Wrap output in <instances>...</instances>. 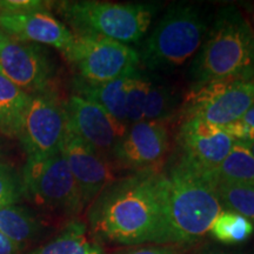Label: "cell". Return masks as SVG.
Masks as SVG:
<instances>
[{
    "label": "cell",
    "instance_id": "6da1fadb",
    "mask_svg": "<svg viewBox=\"0 0 254 254\" xmlns=\"http://www.w3.org/2000/svg\"><path fill=\"white\" fill-rule=\"evenodd\" d=\"M92 233L119 246L171 245L163 168L114 179L91 202Z\"/></svg>",
    "mask_w": 254,
    "mask_h": 254
},
{
    "label": "cell",
    "instance_id": "7a4b0ae2",
    "mask_svg": "<svg viewBox=\"0 0 254 254\" xmlns=\"http://www.w3.org/2000/svg\"><path fill=\"white\" fill-rule=\"evenodd\" d=\"M163 174L171 245L198 244L224 209L217 182L178 154L168 161Z\"/></svg>",
    "mask_w": 254,
    "mask_h": 254
},
{
    "label": "cell",
    "instance_id": "3957f363",
    "mask_svg": "<svg viewBox=\"0 0 254 254\" xmlns=\"http://www.w3.org/2000/svg\"><path fill=\"white\" fill-rule=\"evenodd\" d=\"M190 74L192 87L224 79L254 81V33L236 6L218 12Z\"/></svg>",
    "mask_w": 254,
    "mask_h": 254
},
{
    "label": "cell",
    "instance_id": "277c9868",
    "mask_svg": "<svg viewBox=\"0 0 254 254\" xmlns=\"http://www.w3.org/2000/svg\"><path fill=\"white\" fill-rule=\"evenodd\" d=\"M56 7L75 34H92L127 44L139 41L150 28L155 7L139 2L97 0L60 1Z\"/></svg>",
    "mask_w": 254,
    "mask_h": 254
},
{
    "label": "cell",
    "instance_id": "5b68a950",
    "mask_svg": "<svg viewBox=\"0 0 254 254\" xmlns=\"http://www.w3.org/2000/svg\"><path fill=\"white\" fill-rule=\"evenodd\" d=\"M206 23L196 7L189 4L171 6L141 47L140 63L152 71L180 67L204 43Z\"/></svg>",
    "mask_w": 254,
    "mask_h": 254
},
{
    "label": "cell",
    "instance_id": "8992f818",
    "mask_svg": "<svg viewBox=\"0 0 254 254\" xmlns=\"http://www.w3.org/2000/svg\"><path fill=\"white\" fill-rule=\"evenodd\" d=\"M21 177L24 196L37 206L68 217L85 207L62 151L46 158H27Z\"/></svg>",
    "mask_w": 254,
    "mask_h": 254
},
{
    "label": "cell",
    "instance_id": "52a82bcc",
    "mask_svg": "<svg viewBox=\"0 0 254 254\" xmlns=\"http://www.w3.org/2000/svg\"><path fill=\"white\" fill-rule=\"evenodd\" d=\"M77 69L78 78L100 84L139 74V53L128 45L92 34H74V40L63 53Z\"/></svg>",
    "mask_w": 254,
    "mask_h": 254
},
{
    "label": "cell",
    "instance_id": "ba28073f",
    "mask_svg": "<svg viewBox=\"0 0 254 254\" xmlns=\"http://www.w3.org/2000/svg\"><path fill=\"white\" fill-rule=\"evenodd\" d=\"M254 104V81L224 79L190 88L182 118H196L224 127L237 122Z\"/></svg>",
    "mask_w": 254,
    "mask_h": 254
},
{
    "label": "cell",
    "instance_id": "9c48e42d",
    "mask_svg": "<svg viewBox=\"0 0 254 254\" xmlns=\"http://www.w3.org/2000/svg\"><path fill=\"white\" fill-rule=\"evenodd\" d=\"M66 131L65 106L55 92L31 94L18 136L27 158H46L58 153Z\"/></svg>",
    "mask_w": 254,
    "mask_h": 254
},
{
    "label": "cell",
    "instance_id": "30bf717a",
    "mask_svg": "<svg viewBox=\"0 0 254 254\" xmlns=\"http://www.w3.org/2000/svg\"><path fill=\"white\" fill-rule=\"evenodd\" d=\"M167 122H142L129 125L112 152L111 160L132 172L163 168L170 152Z\"/></svg>",
    "mask_w": 254,
    "mask_h": 254
},
{
    "label": "cell",
    "instance_id": "8fae6325",
    "mask_svg": "<svg viewBox=\"0 0 254 254\" xmlns=\"http://www.w3.org/2000/svg\"><path fill=\"white\" fill-rule=\"evenodd\" d=\"M176 136L177 154L214 178V172L233 147L234 141L221 127L196 118H180Z\"/></svg>",
    "mask_w": 254,
    "mask_h": 254
},
{
    "label": "cell",
    "instance_id": "7c38bea8",
    "mask_svg": "<svg viewBox=\"0 0 254 254\" xmlns=\"http://www.w3.org/2000/svg\"><path fill=\"white\" fill-rule=\"evenodd\" d=\"M0 73L31 95L52 91L56 65L43 46L8 38L0 53Z\"/></svg>",
    "mask_w": 254,
    "mask_h": 254
},
{
    "label": "cell",
    "instance_id": "4fadbf2b",
    "mask_svg": "<svg viewBox=\"0 0 254 254\" xmlns=\"http://www.w3.org/2000/svg\"><path fill=\"white\" fill-rule=\"evenodd\" d=\"M69 129L111 161L112 152L128 128L105 111L100 105L78 94H72L65 105Z\"/></svg>",
    "mask_w": 254,
    "mask_h": 254
},
{
    "label": "cell",
    "instance_id": "5bb4252c",
    "mask_svg": "<svg viewBox=\"0 0 254 254\" xmlns=\"http://www.w3.org/2000/svg\"><path fill=\"white\" fill-rule=\"evenodd\" d=\"M64 158L78 184L85 206L114 180L112 163L74 134L67 125L62 146Z\"/></svg>",
    "mask_w": 254,
    "mask_h": 254
},
{
    "label": "cell",
    "instance_id": "9a60e30c",
    "mask_svg": "<svg viewBox=\"0 0 254 254\" xmlns=\"http://www.w3.org/2000/svg\"><path fill=\"white\" fill-rule=\"evenodd\" d=\"M0 28L11 39L52 46L64 53L74 40L73 32L47 9L26 13H0Z\"/></svg>",
    "mask_w": 254,
    "mask_h": 254
},
{
    "label": "cell",
    "instance_id": "2e32d148",
    "mask_svg": "<svg viewBox=\"0 0 254 254\" xmlns=\"http://www.w3.org/2000/svg\"><path fill=\"white\" fill-rule=\"evenodd\" d=\"M132 79L133 77L122 78L118 80L93 84L77 77L73 80V90L74 94L81 95L100 105L112 118L127 125V103Z\"/></svg>",
    "mask_w": 254,
    "mask_h": 254
},
{
    "label": "cell",
    "instance_id": "e0dca14e",
    "mask_svg": "<svg viewBox=\"0 0 254 254\" xmlns=\"http://www.w3.org/2000/svg\"><path fill=\"white\" fill-rule=\"evenodd\" d=\"M30 94L0 73V132L18 138L26 112Z\"/></svg>",
    "mask_w": 254,
    "mask_h": 254
},
{
    "label": "cell",
    "instance_id": "ac0fdd59",
    "mask_svg": "<svg viewBox=\"0 0 254 254\" xmlns=\"http://www.w3.org/2000/svg\"><path fill=\"white\" fill-rule=\"evenodd\" d=\"M28 254H103V251L90 240L82 222L72 221L55 239Z\"/></svg>",
    "mask_w": 254,
    "mask_h": 254
},
{
    "label": "cell",
    "instance_id": "d6986e66",
    "mask_svg": "<svg viewBox=\"0 0 254 254\" xmlns=\"http://www.w3.org/2000/svg\"><path fill=\"white\" fill-rule=\"evenodd\" d=\"M40 230V221L24 206L11 205L0 208V233L18 245L33 239Z\"/></svg>",
    "mask_w": 254,
    "mask_h": 254
},
{
    "label": "cell",
    "instance_id": "ffe728a7",
    "mask_svg": "<svg viewBox=\"0 0 254 254\" xmlns=\"http://www.w3.org/2000/svg\"><path fill=\"white\" fill-rule=\"evenodd\" d=\"M215 182L254 186V157L245 144L234 142L225 160L214 172Z\"/></svg>",
    "mask_w": 254,
    "mask_h": 254
},
{
    "label": "cell",
    "instance_id": "44dd1931",
    "mask_svg": "<svg viewBox=\"0 0 254 254\" xmlns=\"http://www.w3.org/2000/svg\"><path fill=\"white\" fill-rule=\"evenodd\" d=\"M209 232L222 244L237 245L250 239L254 232V225L236 212L222 209L212 224Z\"/></svg>",
    "mask_w": 254,
    "mask_h": 254
},
{
    "label": "cell",
    "instance_id": "7402d4cb",
    "mask_svg": "<svg viewBox=\"0 0 254 254\" xmlns=\"http://www.w3.org/2000/svg\"><path fill=\"white\" fill-rule=\"evenodd\" d=\"M177 103L178 99L170 87L150 80L142 111V120L168 122L173 117Z\"/></svg>",
    "mask_w": 254,
    "mask_h": 254
},
{
    "label": "cell",
    "instance_id": "603a6c76",
    "mask_svg": "<svg viewBox=\"0 0 254 254\" xmlns=\"http://www.w3.org/2000/svg\"><path fill=\"white\" fill-rule=\"evenodd\" d=\"M222 208L236 212L254 224V186L234 183H217Z\"/></svg>",
    "mask_w": 254,
    "mask_h": 254
},
{
    "label": "cell",
    "instance_id": "cb8c5ba5",
    "mask_svg": "<svg viewBox=\"0 0 254 254\" xmlns=\"http://www.w3.org/2000/svg\"><path fill=\"white\" fill-rule=\"evenodd\" d=\"M23 196L21 174L7 164H0V208L15 205Z\"/></svg>",
    "mask_w": 254,
    "mask_h": 254
},
{
    "label": "cell",
    "instance_id": "d4e9b609",
    "mask_svg": "<svg viewBox=\"0 0 254 254\" xmlns=\"http://www.w3.org/2000/svg\"><path fill=\"white\" fill-rule=\"evenodd\" d=\"M47 4L39 0H0V13L15 14L47 9Z\"/></svg>",
    "mask_w": 254,
    "mask_h": 254
},
{
    "label": "cell",
    "instance_id": "484cf974",
    "mask_svg": "<svg viewBox=\"0 0 254 254\" xmlns=\"http://www.w3.org/2000/svg\"><path fill=\"white\" fill-rule=\"evenodd\" d=\"M111 254H180L174 245H142L122 250Z\"/></svg>",
    "mask_w": 254,
    "mask_h": 254
},
{
    "label": "cell",
    "instance_id": "4316f807",
    "mask_svg": "<svg viewBox=\"0 0 254 254\" xmlns=\"http://www.w3.org/2000/svg\"><path fill=\"white\" fill-rule=\"evenodd\" d=\"M19 249H20V245L0 233V254H17Z\"/></svg>",
    "mask_w": 254,
    "mask_h": 254
},
{
    "label": "cell",
    "instance_id": "83f0119b",
    "mask_svg": "<svg viewBox=\"0 0 254 254\" xmlns=\"http://www.w3.org/2000/svg\"><path fill=\"white\" fill-rule=\"evenodd\" d=\"M240 120L245 124L250 129H252L254 132V104L250 107L249 110H247V112L241 117Z\"/></svg>",
    "mask_w": 254,
    "mask_h": 254
},
{
    "label": "cell",
    "instance_id": "f1b7e54d",
    "mask_svg": "<svg viewBox=\"0 0 254 254\" xmlns=\"http://www.w3.org/2000/svg\"><path fill=\"white\" fill-rule=\"evenodd\" d=\"M194 254H231L225 252L218 247H213V246H204V247H200L199 250L195 251Z\"/></svg>",
    "mask_w": 254,
    "mask_h": 254
},
{
    "label": "cell",
    "instance_id": "f546056e",
    "mask_svg": "<svg viewBox=\"0 0 254 254\" xmlns=\"http://www.w3.org/2000/svg\"><path fill=\"white\" fill-rule=\"evenodd\" d=\"M8 36H6L4 32L0 30V53H1L2 49H4V45L6 44V41L8 40Z\"/></svg>",
    "mask_w": 254,
    "mask_h": 254
},
{
    "label": "cell",
    "instance_id": "4dcf8cb0",
    "mask_svg": "<svg viewBox=\"0 0 254 254\" xmlns=\"http://www.w3.org/2000/svg\"><path fill=\"white\" fill-rule=\"evenodd\" d=\"M247 21H249L250 26H251V28H252V31H253V33H254V6H253L252 11H251L250 18L247 19Z\"/></svg>",
    "mask_w": 254,
    "mask_h": 254
},
{
    "label": "cell",
    "instance_id": "1f68e13d",
    "mask_svg": "<svg viewBox=\"0 0 254 254\" xmlns=\"http://www.w3.org/2000/svg\"><path fill=\"white\" fill-rule=\"evenodd\" d=\"M247 147H249V150L251 151V153L253 154V157H254V141L253 142H251V144H249V145H246Z\"/></svg>",
    "mask_w": 254,
    "mask_h": 254
}]
</instances>
